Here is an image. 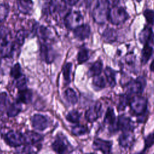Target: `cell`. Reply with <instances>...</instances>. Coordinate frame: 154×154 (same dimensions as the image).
Here are the masks:
<instances>
[{
	"label": "cell",
	"mask_w": 154,
	"mask_h": 154,
	"mask_svg": "<svg viewBox=\"0 0 154 154\" xmlns=\"http://www.w3.org/2000/svg\"><path fill=\"white\" fill-rule=\"evenodd\" d=\"M143 14L149 24L152 25L154 23V11L153 10L147 9L144 10Z\"/></svg>",
	"instance_id": "36"
},
{
	"label": "cell",
	"mask_w": 154,
	"mask_h": 154,
	"mask_svg": "<svg viewBox=\"0 0 154 154\" xmlns=\"http://www.w3.org/2000/svg\"><path fill=\"white\" fill-rule=\"evenodd\" d=\"M92 147L94 150H100L103 154H112L111 141L96 138L94 140Z\"/></svg>",
	"instance_id": "9"
},
{
	"label": "cell",
	"mask_w": 154,
	"mask_h": 154,
	"mask_svg": "<svg viewBox=\"0 0 154 154\" xmlns=\"http://www.w3.org/2000/svg\"><path fill=\"white\" fill-rule=\"evenodd\" d=\"M92 82L96 87L99 88H103L105 87V81L104 78L99 75L94 76Z\"/></svg>",
	"instance_id": "33"
},
{
	"label": "cell",
	"mask_w": 154,
	"mask_h": 154,
	"mask_svg": "<svg viewBox=\"0 0 154 154\" xmlns=\"http://www.w3.org/2000/svg\"><path fill=\"white\" fill-rule=\"evenodd\" d=\"M8 103V96L5 92L0 93V111H4L6 108Z\"/></svg>",
	"instance_id": "35"
},
{
	"label": "cell",
	"mask_w": 154,
	"mask_h": 154,
	"mask_svg": "<svg viewBox=\"0 0 154 154\" xmlns=\"http://www.w3.org/2000/svg\"><path fill=\"white\" fill-rule=\"evenodd\" d=\"M72 64L71 63H66L62 69L63 76L64 80L66 84H69L70 82V73L72 70Z\"/></svg>",
	"instance_id": "28"
},
{
	"label": "cell",
	"mask_w": 154,
	"mask_h": 154,
	"mask_svg": "<svg viewBox=\"0 0 154 154\" xmlns=\"http://www.w3.org/2000/svg\"><path fill=\"white\" fill-rule=\"evenodd\" d=\"M109 10L108 0H97L93 10V18L94 22L98 24L104 23L108 20Z\"/></svg>",
	"instance_id": "1"
},
{
	"label": "cell",
	"mask_w": 154,
	"mask_h": 154,
	"mask_svg": "<svg viewBox=\"0 0 154 154\" xmlns=\"http://www.w3.org/2000/svg\"><path fill=\"white\" fill-rule=\"evenodd\" d=\"M119 1H120V0H108L109 2H111L110 3L112 4V7L117 5L118 4V3L119 2Z\"/></svg>",
	"instance_id": "41"
},
{
	"label": "cell",
	"mask_w": 154,
	"mask_h": 154,
	"mask_svg": "<svg viewBox=\"0 0 154 154\" xmlns=\"http://www.w3.org/2000/svg\"><path fill=\"white\" fill-rule=\"evenodd\" d=\"M52 149L58 154H67L70 152V145L62 135H58L52 144Z\"/></svg>",
	"instance_id": "5"
},
{
	"label": "cell",
	"mask_w": 154,
	"mask_h": 154,
	"mask_svg": "<svg viewBox=\"0 0 154 154\" xmlns=\"http://www.w3.org/2000/svg\"><path fill=\"white\" fill-rule=\"evenodd\" d=\"M9 6L5 3L0 4V23L4 21L9 13Z\"/></svg>",
	"instance_id": "30"
},
{
	"label": "cell",
	"mask_w": 154,
	"mask_h": 154,
	"mask_svg": "<svg viewBox=\"0 0 154 154\" xmlns=\"http://www.w3.org/2000/svg\"><path fill=\"white\" fill-rule=\"evenodd\" d=\"M132 111L137 115H141L147 109V102L146 98L142 96H134L129 102Z\"/></svg>",
	"instance_id": "6"
},
{
	"label": "cell",
	"mask_w": 154,
	"mask_h": 154,
	"mask_svg": "<svg viewBox=\"0 0 154 154\" xmlns=\"http://www.w3.org/2000/svg\"><path fill=\"white\" fill-rule=\"evenodd\" d=\"M83 17L80 11H70L66 14L64 19V23L67 28L74 29L82 25Z\"/></svg>",
	"instance_id": "3"
},
{
	"label": "cell",
	"mask_w": 154,
	"mask_h": 154,
	"mask_svg": "<svg viewBox=\"0 0 154 154\" xmlns=\"http://www.w3.org/2000/svg\"><path fill=\"white\" fill-rule=\"evenodd\" d=\"M63 1L69 5L73 6L75 5L79 1V0H63Z\"/></svg>",
	"instance_id": "40"
},
{
	"label": "cell",
	"mask_w": 154,
	"mask_h": 154,
	"mask_svg": "<svg viewBox=\"0 0 154 154\" xmlns=\"http://www.w3.org/2000/svg\"><path fill=\"white\" fill-rule=\"evenodd\" d=\"M26 145L17 151L16 154H31V148Z\"/></svg>",
	"instance_id": "39"
},
{
	"label": "cell",
	"mask_w": 154,
	"mask_h": 154,
	"mask_svg": "<svg viewBox=\"0 0 154 154\" xmlns=\"http://www.w3.org/2000/svg\"><path fill=\"white\" fill-rule=\"evenodd\" d=\"M102 105L99 102H97L94 105L91 106L85 112V118L90 122L96 121L101 115Z\"/></svg>",
	"instance_id": "11"
},
{
	"label": "cell",
	"mask_w": 154,
	"mask_h": 154,
	"mask_svg": "<svg viewBox=\"0 0 154 154\" xmlns=\"http://www.w3.org/2000/svg\"><path fill=\"white\" fill-rule=\"evenodd\" d=\"M119 144L125 148H127L132 146L134 141V136L131 131L124 132L119 137Z\"/></svg>",
	"instance_id": "19"
},
{
	"label": "cell",
	"mask_w": 154,
	"mask_h": 154,
	"mask_svg": "<svg viewBox=\"0 0 154 154\" xmlns=\"http://www.w3.org/2000/svg\"><path fill=\"white\" fill-rule=\"evenodd\" d=\"M21 110V103L16 101L10 104L9 106L7 107V114L9 117H13L17 116L20 113Z\"/></svg>",
	"instance_id": "20"
},
{
	"label": "cell",
	"mask_w": 154,
	"mask_h": 154,
	"mask_svg": "<svg viewBox=\"0 0 154 154\" xmlns=\"http://www.w3.org/2000/svg\"><path fill=\"white\" fill-rule=\"evenodd\" d=\"M102 69H103L102 63L99 60L96 61L90 67L88 72V75L90 77L98 76L102 72Z\"/></svg>",
	"instance_id": "23"
},
{
	"label": "cell",
	"mask_w": 154,
	"mask_h": 154,
	"mask_svg": "<svg viewBox=\"0 0 154 154\" xmlns=\"http://www.w3.org/2000/svg\"><path fill=\"white\" fill-rule=\"evenodd\" d=\"M117 125L119 129L124 132L131 131L134 129V124L131 120L125 116L119 117Z\"/></svg>",
	"instance_id": "16"
},
{
	"label": "cell",
	"mask_w": 154,
	"mask_h": 154,
	"mask_svg": "<svg viewBox=\"0 0 154 154\" xmlns=\"http://www.w3.org/2000/svg\"><path fill=\"white\" fill-rule=\"evenodd\" d=\"M146 85V80L143 77L140 76L136 79L131 80L126 84V88L128 93L140 94Z\"/></svg>",
	"instance_id": "7"
},
{
	"label": "cell",
	"mask_w": 154,
	"mask_h": 154,
	"mask_svg": "<svg viewBox=\"0 0 154 154\" xmlns=\"http://www.w3.org/2000/svg\"><path fill=\"white\" fill-rule=\"evenodd\" d=\"M4 139L5 143L11 147H19L25 144L23 134L19 131L10 130L4 134Z\"/></svg>",
	"instance_id": "4"
},
{
	"label": "cell",
	"mask_w": 154,
	"mask_h": 154,
	"mask_svg": "<svg viewBox=\"0 0 154 154\" xmlns=\"http://www.w3.org/2000/svg\"><path fill=\"white\" fill-rule=\"evenodd\" d=\"M40 55L43 61L48 64L51 63L54 60L53 50L46 43H42L40 48Z\"/></svg>",
	"instance_id": "10"
},
{
	"label": "cell",
	"mask_w": 154,
	"mask_h": 154,
	"mask_svg": "<svg viewBox=\"0 0 154 154\" xmlns=\"http://www.w3.org/2000/svg\"><path fill=\"white\" fill-rule=\"evenodd\" d=\"M154 144V132L148 135L145 138L146 148H149Z\"/></svg>",
	"instance_id": "38"
},
{
	"label": "cell",
	"mask_w": 154,
	"mask_h": 154,
	"mask_svg": "<svg viewBox=\"0 0 154 154\" xmlns=\"http://www.w3.org/2000/svg\"><path fill=\"white\" fill-rule=\"evenodd\" d=\"M153 53V48L150 46L149 43L144 45L142 51H141V63L143 64H145L150 58Z\"/></svg>",
	"instance_id": "24"
},
{
	"label": "cell",
	"mask_w": 154,
	"mask_h": 154,
	"mask_svg": "<svg viewBox=\"0 0 154 154\" xmlns=\"http://www.w3.org/2000/svg\"><path fill=\"white\" fill-rule=\"evenodd\" d=\"M104 73L109 85L111 87H114L116 84V71L109 67H106L104 70Z\"/></svg>",
	"instance_id": "22"
},
{
	"label": "cell",
	"mask_w": 154,
	"mask_h": 154,
	"mask_svg": "<svg viewBox=\"0 0 154 154\" xmlns=\"http://www.w3.org/2000/svg\"><path fill=\"white\" fill-rule=\"evenodd\" d=\"M129 102V96L127 94H123L120 97V102L119 105V108L120 109H124Z\"/></svg>",
	"instance_id": "37"
},
{
	"label": "cell",
	"mask_w": 154,
	"mask_h": 154,
	"mask_svg": "<svg viewBox=\"0 0 154 154\" xmlns=\"http://www.w3.org/2000/svg\"><path fill=\"white\" fill-rule=\"evenodd\" d=\"M102 37L105 42L111 43L116 40L117 38V34L116 31L113 28H107L103 32Z\"/></svg>",
	"instance_id": "21"
},
{
	"label": "cell",
	"mask_w": 154,
	"mask_h": 154,
	"mask_svg": "<svg viewBox=\"0 0 154 154\" xmlns=\"http://www.w3.org/2000/svg\"><path fill=\"white\" fill-rule=\"evenodd\" d=\"M89 58V54L88 51L86 49H81L78 54L77 56V60L79 64H82L87 61Z\"/></svg>",
	"instance_id": "31"
},
{
	"label": "cell",
	"mask_w": 154,
	"mask_h": 154,
	"mask_svg": "<svg viewBox=\"0 0 154 154\" xmlns=\"http://www.w3.org/2000/svg\"><path fill=\"white\" fill-rule=\"evenodd\" d=\"M153 38V34L152 28L149 26H145L139 34L138 39L141 43L144 45L149 43Z\"/></svg>",
	"instance_id": "17"
},
{
	"label": "cell",
	"mask_w": 154,
	"mask_h": 154,
	"mask_svg": "<svg viewBox=\"0 0 154 154\" xmlns=\"http://www.w3.org/2000/svg\"><path fill=\"white\" fill-rule=\"evenodd\" d=\"M10 76L15 81L20 78L24 75L22 72V68L20 64L18 63H16L11 68L10 71Z\"/></svg>",
	"instance_id": "25"
},
{
	"label": "cell",
	"mask_w": 154,
	"mask_h": 154,
	"mask_svg": "<svg viewBox=\"0 0 154 154\" xmlns=\"http://www.w3.org/2000/svg\"><path fill=\"white\" fill-rule=\"evenodd\" d=\"M73 34L78 40H84L90 34V27L87 24H82L73 29Z\"/></svg>",
	"instance_id": "13"
},
{
	"label": "cell",
	"mask_w": 154,
	"mask_h": 154,
	"mask_svg": "<svg viewBox=\"0 0 154 154\" xmlns=\"http://www.w3.org/2000/svg\"><path fill=\"white\" fill-rule=\"evenodd\" d=\"M17 5L20 13L29 14L32 10L34 3L32 0H17Z\"/></svg>",
	"instance_id": "18"
},
{
	"label": "cell",
	"mask_w": 154,
	"mask_h": 154,
	"mask_svg": "<svg viewBox=\"0 0 154 154\" xmlns=\"http://www.w3.org/2000/svg\"><path fill=\"white\" fill-rule=\"evenodd\" d=\"M81 117V114L76 110H72L69 112L66 116V119L72 123H78L79 121V119Z\"/></svg>",
	"instance_id": "32"
},
{
	"label": "cell",
	"mask_w": 154,
	"mask_h": 154,
	"mask_svg": "<svg viewBox=\"0 0 154 154\" xmlns=\"http://www.w3.org/2000/svg\"><path fill=\"white\" fill-rule=\"evenodd\" d=\"M25 41V33L23 30H19L16 33L14 40L13 42L14 48L16 51V49H19L23 44Z\"/></svg>",
	"instance_id": "26"
},
{
	"label": "cell",
	"mask_w": 154,
	"mask_h": 154,
	"mask_svg": "<svg viewBox=\"0 0 154 154\" xmlns=\"http://www.w3.org/2000/svg\"><path fill=\"white\" fill-rule=\"evenodd\" d=\"M87 131V128L84 125H76L72 129V133L75 135H81L85 134Z\"/></svg>",
	"instance_id": "34"
},
{
	"label": "cell",
	"mask_w": 154,
	"mask_h": 154,
	"mask_svg": "<svg viewBox=\"0 0 154 154\" xmlns=\"http://www.w3.org/2000/svg\"><path fill=\"white\" fill-rule=\"evenodd\" d=\"M32 97V92L30 89H28L27 87L23 89L19 90L16 102L20 103L28 104L31 102Z\"/></svg>",
	"instance_id": "15"
},
{
	"label": "cell",
	"mask_w": 154,
	"mask_h": 154,
	"mask_svg": "<svg viewBox=\"0 0 154 154\" xmlns=\"http://www.w3.org/2000/svg\"><path fill=\"white\" fill-rule=\"evenodd\" d=\"M150 69L152 72H154V60L152 61V63H150Z\"/></svg>",
	"instance_id": "42"
},
{
	"label": "cell",
	"mask_w": 154,
	"mask_h": 154,
	"mask_svg": "<svg viewBox=\"0 0 154 154\" xmlns=\"http://www.w3.org/2000/svg\"><path fill=\"white\" fill-rule=\"evenodd\" d=\"M60 7L58 0H44L42 5V13L49 16L55 13Z\"/></svg>",
	"instance_id": "12"
},
{
	"label": "cell",
	"mask_w": 154,
	"mask_h": 154,
	"mask_svg": "<svg viewBox=\"0 0 154 154\" xmlns=\"http://www.w3.org/2000/svg\"><path fill=\"white\" fill-rule=\"evenodd\" d=\"M64 96L67 101L70 104L74 105L78 102L77 95L72 88H69L66 89L64 92Z\"/></svg>",
	"instance_id": "27"
},
{
	"label": "cell",
	"mask_w": 154,
	"mask_h": 154,
	"mask_svg": "<svg viewBox=\"0 0 154 154\" xmlns=\"http://www.w3.org/2000/svg\"><path fill=\"white\" fill-rule=\"evenodd\" d=\"M129 18L125 9L117 5L113 6L109 10L108 20L113 25H118L124 23Z\"/></svg>",
	"instance_id": "2"
},
{
	"label": "cell",
	"mask_w": 154,
	"mask_h": 154,
	"mask_svg": "<svg viewBox=\"0 0 154 154\" xmlns=\"http://www.w3.org/2000/svg\"><path fill=\"white\" fill-rule=\"evenodd\" d=\"M135 1H137V2H140L141 0H135Z\"/></svg>",
	"instance_id": "44"
},
{
	"label": "cell",
	"mask_w": 154,
	"mask_h": 154,
	"mask_svg": "<svg viewBox=\"0 0 154 154\" xmlns=\"http://www.w3.org/2000/svg\"><path fill=\"white\" fill-rule=\"evenodd\" d=\"M115 114L112 108H108L105 114V119H104V122L106 124H108L111 126H112L115 122Z\"/></svg>",
	"instance_id": "29"
},
{
	"label": "cell",
	"mask_w": 154,
	"mask_h": 154,
	"mask_svg": "<svg viewBox=\"0 0 154 154\" xmlns=\"http://www.w3.org/2000/svg\"><path fill=\"white\" fill-rule=\"evenodd\" d=\"M31 122L34 129L41 131L46 129L49 124L48 117L40 114H35L33 115L31 117Z\"/></svg>",
	"instance_id": "8"
},
{
	"label": "cell",
	"mask_w": 154,
	"mask_h": 154,
	"mask_svg": "<svg viewBox=\"0 0 154 154\" xmlns=\"http://www.w3.org/2000/svg\"><path fill=\"white\" fill-rule=\"evenodd\" d=\"M23 136L25 140V144L26 145L35 144L41 141L43 138L41 134L32 131H28L25 132L23 134Z\"/></svg>",
	"instance_id": "14"
},
{
	"label": "cell",
	"mask_w": 154,
	"mask_h": 154,
	"mask_svg": "<svg viewBox=\"0 0 154 154\" xmlns=\"http://www.w3.org/2000/svg\"><path fill=\"white\" fill-rule=\"evenodd\" d=\"M135 154H144V152H140V153H135Z\"/></svg>",
	"instance_id": "43"
}]
</instances>
